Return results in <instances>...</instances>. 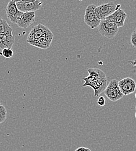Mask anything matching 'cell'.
<instances>
[{
    "instance_id": "1",
    "label": "cell",
    "mask_w": 136,
    "mask_h": 151,
    "mask_svg": "<svg viewBox=\"0 0 136 151\" xmlns=\"http://www.w3.org/2000/svg\"><path fill=\"white\" fill-rule=\"evenodd\" d=\"M89 75L83 78L85 81L83 87H90L94 91V96H98L107 87V78L105 73L99 69H88Z\"/></svg>"
},
{
    "instance_id": "2",
    "label": "cell",
    "mask_w": 136,
    "mask_h": 151,
    "mask_svg": "<svg viewBox=\"0 0 136 151\" xmlns=\"http://www.w3.org/2000/svg\"><path fill=\"white\" fill-rule=\"evenodd\" d=\"M120 4L115 5L113 2L104 4L96 7L95 14L98 19L100 20H103L114 13L117 10L120 9Z\"/></svg>"
},
{
    "instance_id": "3",
    "label": "cell",
    "mask_w": 136,
    "mask_h": 151,
    "mask_svg": "<svg viewBox=\"0 0 136 151\" xmlns=\"http://www.w3.org/2000/svg\"><path fill=\"white\" fill-rule=\"evenodd\" d=\"M97 28L98 32L102 36L109 39L115 37L119 31V28L114 22L106 20H101Z\"/></svg>"
},
{
    "instance_id": "4",
    "label": "cell",
    "mask_w": 136,
    "mask_h": 151,
    "mask_svg": "<svg viewBox=\"0 0 136 151\" xmlns=\"http://www.w3.org/2000/svg\"><path fill=\"white\" fill-rule=\"evenodd\" d=\"M103 93L109 100L112 102H116L122 99L124 96L119 88L118 81L117 79L111 80Z\"/></svg>"
},
{
    "instance_id": "5",
    "label": "cell",
    "mask_w": 136,
    "mask_h": 151,
    "mask_svg": "<svg viewBox=\"0 0 136 151\" xmlns=\"http://www.w3.org/2000/svg\"><path fill=\"white\" fill-rule=\"evenodd\" d=\"M96 7L97 6L94 4L89 5L86 9L84 17V21L85 23L91 29L97 28L101 22V20L98 19L95 14V9Z\"/></svg>"
},
{
    "instance_id": "6",
    "label": "cell",
    "mask_w": 136,
    "mask_h": 151,
    "mask_svg": "<svg viewBox=\"0 0 136 151\" xmlns=\"http://www.w3.org/2000/svg\"><path fill=\"white\" fill-rule=\"evenodd\" d=\"M118 87L122 94L128 95L136 91V81L130 77H126L118 81Z\"/></svg>"
},
{
    "instance_id": "7",
    "label": "cell",
    "mask_w": 136,
    "mask_h": 151,
    "mask_svg": "<svg viewBox=\"0 0 136 151\" xmlns=\"http://www.w3.org/2000/svg\"><path fill=\"white\" fill-rule=\"evenodd\" d=\"M50 31V30L47 27L42 24H39L32 29L27 38V42L30 44Z\"/></svg>"
},
{
    "instance_id": "8",
    "label": "cell",
    "mask_w": 136,
    "mask_h": 151,
    "mask_svg": "<svg viewBox=\"0 0 136 151\" xmlns=\"http://www.w3.org/2000/svg\"><path fill=\"white\" fill-rule=\"evenodd\" d=\"M5 11L8 19L10 20L11 22L15 24L17 23L18 19L23 13L18 10L16 2L14 0L10 1L8 3Z\"/></svg>"
},
{
    "instance_id": "9",
    "label": "cell",
    "mask_w": 136,
    "mask_h": 151,
    "mask_svg": "<svg viewBox=\"0 0 136 151\" xmlns=\"http://www.w3.org/2000/svg\"><path fill=\"white\" fill-rule=\"evenodd\" d=\"M127 14L122 9H119L110 16L106 18L105 20L114 22L118 28L123 27L124 22L127 18Z\"/></svg>"
},
{
    "instance_id": "10",
    "label": "cell",
    "mask_w": 136,
    "mask_h": 151,
    "mask_svg": "<svg viewBox=\"0 0 136 151\" xmlns=\"http://www.w3.org/2000/svg\"><path fill=\"white\" fill-rule=\"evenodd\" d=\"M42 1L40 0H33L32 2L27 4H20L16 2L18 10L22 12H31L40 9L42 6Z\"/></svg>"
},
{
    "instance_id": "11",
    "label": "cell",
    "mask_w": 136,
    "mask_h": 151,
    "mask_svg": "<svg viewBox=\"0 0 136 151\" xmlns=\"http://www.w3.org/2000/svg\"><path fill=\"white\" fill-rule=\"evenodd\" d=\"M35 12H24L18 19L17 24L21 29H26L35 22Z\"/></svg>"
},
{
    "instance_id": "12",
    "label": "cell",
    "mask_w": 136,
    "mask_h": 151,
    "mask_svg": "<svg viewBox=\"0 0 136 151\" xmlns=\"http://www.w3.org/2000/svg\"><path fill=\"white\" fill-rule=\"evenodd\" d=\"M54 35L50 30L45 35L39 38L36 41L30 44V45L41 49L48 48L53 40Z\"/></svg>"
},
{
    "instance_id": "13",
    "label": "cell",
    "mask_w": 136,
    "mask_h": 151,
    "mask_svg": "<svg viewBox=\"0 0 136 151\" xmlns=\"http://www.w3.org/2000/svg\"><path fill=\"white\" fill-rule=\"evenodd\" d=\"M15 43V37L13 33L9 34H0V48L11 49Z\"/></svg>"
},
{
    "instance_id": "14",
    "label": "cell",
    "mask_w": 136,
    "mask_h": 151,
    "mask_svg": "<svg viewBox=\"0 0 136 151\" xmlns=\"http://www.w3.org/2000/svg\"><path fill=\"white\" fill-rule=\"evenodd\" d=\"M13 33V29L5 20L0 18V34Z\"/></svg>"
},
{
    "instance_id": "15",
    "label": "cell",
    "mask_w": 136,
    "mask_h": 151,
    "mask_svg": "<svg viewBox=\"0 0 136 151\" xmlns=\"http://www.w3.org/2000/svg\"><path fill=\"white\" fill-rule=\"evenodd\" d=\"M6 110L5 108L0 104V124L3 123L6 119Z\"/></svg>"
},
{
    "instance_id": "16",
    "label": "cell",
    "mask_w": 136,
    "mask_h": 151,
    "mask_svg": "<svg viewBox=\"0 0 136 151\" xmlns=\"http://www.w3.org/2000/svg\"><path fill=\"white\" fill-rule=\"evenodd\" d=\"M0 55H2L3 57L6 58H10L13 56L14 52L11 49L4 48V50H2V51L0 52Z\"/></svg>"
},
{
    "instance_id": "17",
    "label": "cell",
    "mask_w": 136,
    "mask_h": 151,
    "mask_svg": "<svg viewBox=\"0 0 136 151\" xmlns=\"http://www.w3.org/2000/svg\"><path fill=\"white\" fill-rule=\"evenodd\" d=\"M130 42L133 47H136V29L133 32L130 38Z\"/></svg>"
},
{
    "instance_id": "18",
    "label": "cell",
    "mask_w": 136,
    "mask_h": 151,
    "mask_svg": "<svg viewBox=\"0 0 136 151\" xmlns=\"http://www.w3.org/2000/svg\"><path fill=\"white\" fill-rule=\"evenodd\" d=\"M97 104L98 105H99L100 106H104L106 104L105 98L104 96L99 97L98 99Z\"/></svg>"
},
{
    "instance_id": "19",
    "label": "cell",
    "mask_w": 136,
    "mask_h": 151,
    "mask_svg": "<svg viewBox=\"0 0 136 151\" xmlns=\"http://www.w3.org/2000/svg\"><path fill=\"white\" fill-rule=\"evenodd\" d=\"M75 151H91L90 149L85 147H79Z\"/></svg>"
},
{
    "instance_id": "20",
    "label": "cell",
    "mask_w": 136,
    "mask_h": 151,
    "mask_svg": "<svg viewBox=\"0 0 136 151\" xmlns=\"http://www.w3.org/2000/svg\"><path fill=\"white\" fill-rule=\"evenodd\" d=\"M135 98H136V93L135 94Z\"/></svg>"
},
{
    "instance_id": "21",
    "label": "cell",
    "mask_w": 136,
    "mask_h": 151,
    "mask_svg": "<svg viewBox=\"0 0 136 151\" xmlns=\"http://www.w3.org/2000/svg\"><path fill=\"white\" fill-rule=\"evenodd\" d=\"M135 117H136V113H135Z\"/></svg>"
},
{
    "instance_id": "22",
    "label": "cell",
    "mask_w": 136,
    "mask_h": 151,
    "mask_svg": "<svg viewBox=\"0 0 136 151\" xmlns=\"http://www.w3.org/2000/svg\"></svg>"
}]
</instances>
